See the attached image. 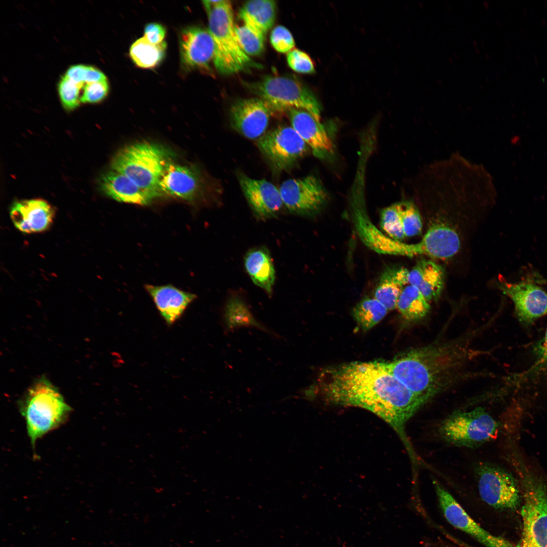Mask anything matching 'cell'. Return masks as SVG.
<instances>
[{
  "label": "cell",
  "instance_id": "603a6c76",
  "mask_svg": "<svg viewBox=\"0 0 547 547\" xmlns=\"http://www.w3.org/2000/svg\"><path fill=\"white\" fill-rule=\"evenodd\" d=\"M100 186L107 196L121 202L147 205L157 198L138 186L126 176L112 169L102 176Z\"/></svg>",
  "mask_w": 547,
  "mask_h": 547
},
{
  "label": "cell",
  "instance_id": "5bb4252c",
  "mask_svg": "<svg viewBox=\"0 0 547 547\" xmlns=\"http://www.w3.org/2000/svg\"><path fill=\"white\" fill-rule=\"evenodd\" d=\"M181 62L187 70L210 69L214 44L208 29L198 26L187 27L179 35Z\"/></svg>",
  "mask_w": 547,
  "mask_h": 547
},
{
  "label": "cell",
  "instance_id": "f1b7e54d",
  "mask_svg": "<svg viewBox=\"0 0 547 547\" xmlns=\"http://www.w3.org/2000/svg\"><path fill=\"white\" fill-rule=\"evenodd\" d=\"M166 48L167 44L165 41L154 44L143 36L132 44L130 48V56L137 66L142 68H152L159 64L164 58Z\"/></svg>",
  "mask_w": 547,
  "mask_h": 547
},
{
  "label": "cell",
  "instance_id": "2e32d148",
  "mask_svg": "<svg viewBox=\"0 0 547 547\" xmlns=\"http://www.w3.org/2000/svg\"><path fill=\"white\" fill-rule=\"evenodd\" d=\"M237 178L244 194L255 214L259 218L275 217L283 205L280 189L265 179L251 178L243 172Z\"/></svg>",
  "mask_w": 547,
  "mask_h": 547
},
{
  "label": "cell",
  "instance_id": "cb8c5ba5",
  "mask_svg": "<svg viewBox=\"0 0 547 547\" xmlns=\"http://www.w3.org/2000/svg\"><path fill=\"white\" fill-rule=\"evenodd\" d=\"M408 284L417 288L428 301L436 300L443 289L444 270L432 260L421 259L409 271Z\"/></svg>",
  "mask_w": 547,
  "mask_h": 547
},
{
  "label": "cell",
  "instance_id": "7a4b0ae2",
  "mask_svg": "<svg viewBox=\"0 0 547 547\" xmlns=\"http://www.w3.org/2000/svg\"><path fill=\"white\" fill-rule=\"evenodd\" d=\"M462 353L452 345H431L402 354L384 364L408 388L428 401L454 378L462 363Z\"/></svg>",
  "mask_w": 547,
  "mask_h": 547
},
{
  "label": "cell",
  "instance_id": "484cf974",
  "mask_svg": "<svg viewBox=\"0 0 547 547\" xmlns=\"http://www.w3.org/2000/svg\"><path fill=\"white\" fill-rule=\"evenodd\" d=\"M409 271L403 267L392 266L385 269L374 291V298L389 311L397 308L399 296L408 284Z\"/></svg>",
  "mask_w": 547,
  "mask_h": 547
},
{
  "label": "cell",
  "instance_id": "74e56055",
  "mask_svg": "<svg viewBox=\"0 0 547 547\" xmlns=\"http://www.w3.org/2000/svg\"><path fill=\"white\" fill-rule=\"evenodd\" d=\"M270 41L273 48L280 53H289L295 46L294 40L290 31L282 25L273 29Z\"/></svg>",
  "mask_w": 547,
  "mask_h": 547
},
{
  "label": "cell",
  "instance_id": "9c48e42d",
  "mask_svg": "<svg viewBox=\"0 0 547 547\" xmlns=\"http://www.w3.org/2000/svg\"><path fill=\"white\" fill-rule=\"evenodd\" d=\"M475 473L480 496L487 504L500 510H514L520 505L519 487L509 472L482 462L476 465Z\"/></svg>",
  "mask_w": 547,
  "mask_h": 547
},
{
  "label": "cell",
  "instance_id": "ab89813d",
  "mask_svg": "<svg viewBox=\"0 0 547 547\" xmlns=\"http://www.w3.org/2000/svg\"><path fill=\"white\" fill-rule=\"evenodd\" d=\"M537 358L536 362L527 371V373L547 367V329L543 338L537 348Z\"/></svg>",
  "mask_w": 547,
  "mask_h": 547
},
{
  "label": "cell",
  "instance_id": "836d02e7",
  "mask_svg": "<svg viewBox=\"0 0 547 547\" xmlns=\"http://www.w3.org/2000/svg\"><path fill=\"white\" fill-rule=\"evenodd\" d=\"M403 228L405 237H411L420 233L422 223L419 212L412 202H403L401 213Z\"/></svg>",
  "mask_w": 547,
  "mask_h": 547
},
{
  "label": "cell",
  "instance_id": "7c38bea8",
  "mask_svg": "<svg viewBox=\"0 0 547 547\" xmlns=\"http://www.w3.org/2000/svg\"><path fill=\"white\" fill-rule=\"evenodd\" d=\"M433 484L443 515L451 525L471 535L486 547H515L509 540L484 529L440 483L434 480Z\"/></svg>",
  "mask_w": 547,
  "mask_h": 547
},
{
  "label": "cell",
  "instance_id": "9a60e30c",
  "mask_svg": "<svg viewBox=\"0 0 547 547\" xmlns=\"http://www.w3.org/2000/svg\"><path fill=\"white\" fill-rule=\"evenodd\" d=\"M499 289L513 301L516 313L523 322L530 323L547 315V293L530 282L510 283L501 281Z\"/></svg>",
  "mask_w": 547,
  "mask_h": 547
},
{
  "label": "cell",
  "instance_id": "4fadbf2b",
  "mask_svg": "<svg viewBox=\"0 0 547 547\" xmlns=\"http://www.w3.org/2000/svg\"><path fill=\"white\" fill-rule=\"evenodd\" d=\"M273 111L259 98L239 100L231 105L230 109L231 126L247 138H260L265 133Z\"/></svg>",
  "mask_w": 547,
  "mask_h": 547
},
{
  "label": "cell",
  "instance_id": "1f68e13d",
  "mask_svg": "<svg viewBox=\"0 0 547 547\" xmlns=\"http://www.w3.org/2000/svg\"><path fill=\"white\" fill-rule=\"evenodd\" d=\"M236 31L240 47L248 56H258L264 49L265 37L244 24L236 26Z\"/></svg>",
  "mask_w": 547,
  "mask_h": 547
},
{
  "label": "cell",
  "instance_id": "d590c367",
  "mask_svg": "<svg viewBox=\"0 0 547 547\" xmlns=\"http://www.w3.org/2000/svg\"><path fill=\"white\" fill-rule=\"evenodd\" d=\"M81 103H95L102 101L108 95L109 90L107 80L86 83L83 87Z\"/></svg>",
  "mask_w": 547,
  "mask_h": 547
},
{
  "label": "cell",
  "instance_id": "83f0119b",
  "mask_svg": "<svg viewBox=\"0 0 547 547\" xmlns=\"http://www.w3.org/2000/svg\"><path fill=\"white\" fill-rule=\"evenodd\" d=\"M397 308L406 320L413 322L422 319L428 314L430 304L417 288L409 284L403 289Z\"/></svg>",
  "mask_w": 547,
  "mask_h": 547
},
{
  "label": "cell",
  "instance_id": "f35d334b",
  "mask_svg": "<svg viewBox=\"0 0 547 547\" xmlns=\"http://www.w3.org/2000/svg\"><path fill=\"white\" fill-rule=\"evenodd\" d=\"M166 34V28L162 25L153 22L145 25L143 36L150 43L159 44L164 42Z\"/></svg>",
  "mask_w": 547,
  "mask_h": 547
},
{
  "label": "cell",
  "instance_id": "4316f807",
  "mask_svg": "<svg viewBox=\"0 0 547 547\" xmlns=\"http://www.w3.org/2000/svg\"><path fill=\"white\" fill-rule=\"evenodd\" d=\"M276 15V4L272 0L248 1L239 12L244 24L265 37L274 24Z\"/></svg>",
  "mask_w": 547,
  "mask_h": 547
},
{
  "label": "cell",
  "instance_id": "ffe728a7",
  "mask_svg": "<svg viewBox=\"0 0 547 547\" xmlns=\"http://www.w3.org/2000/svg\"><path fill=\"white\" fill-rule=\"evenodd\" d=\"M291 127L317 157H323L333 150V144L320 122L304 110H288Z\"/></svg>",
  "mask_w": 547,
  "mask_h": 547
},
{
  "label": "cell",
  "instance_id": "44dd1931",
  "mask_svg": "<svg viewBox=\"0 0 547 547\" xmlns=\"http://www.w3.org/2000/svg\"><path fill=\"white\" fill-rule=\"evenodd\" d=\"M161 316L168 325H172L182 316L187 306L196 298L194 294L172 285L145 286Z\"/></svg>",
  "mask_w": 547,
  "mask_h": 547
},
{
  "label": "cell",
  "instance_id": "7402d4cb",
  "mask_svg": "<svg viewBox=\"0 0 547 547\" xmlns=\"http://www.w3.org/2000/svg\"><path fill=\"white\" fill-rule=\"evenodd\" d=\"M220 322L223 333L226 335L241 328H254L275 338H281L280 335L256 318L247 302L238 295L231 296L227 299Z\"/></svg>",
  "mask_w": 547,
  "mask_h": 547
},
{
  "label": "cell",
  "instance_id": "8992f818",
  "mask_svg": "<svg viewBox=\"0 0 547 547\" xmlns=\"http://www.w3.org/2000/svg\"><path fill=\"white\" fill-rule=\"evenodd\" d=\"M246 86L273 110L302 109L320 122L319 101L311 91L295 77L267 75L258 81L246 83Z\"/></svg>",
  "mask_w": 547,
  "mask_h": 547
},
{
  "label": "cell",
  "instance_id": "30bf717a",
  "mask_svg": "<svg viewBox=\"0 0 547 547\" xmlns=\"http://www.w3.org/2000/svg\"><path fill=\"white\" fill-rule=\"evenodd\" d=\"M257 145L271 167L279 172L291 168L307 151V145L291 126H282L264 134Z\"/></svg>",
  "mask_w": 547,
  "mask_h": 547
},
{
  "label": "cell",
  "instance_id": "5b68a950",
  "mask_svg": "<svg viewBox=\"0 0 547 547\" xmlns=\"http://www.w3.org/2000/svg\"><path fill=\"white\" fill-rule=\"evenodd\" d=\"M207 15L208 29L214 44L213 61L216 70L228 75L252 66L253 61L240 46L230 2L221 0Z\"/></svg>",
  "mask_w": 547,
  "mask_h": 547
},
{
  "label": "cell",
  "instance_id": "52a82bcc",
  "mask_svg": "<svg viewBox=\"0 0 547 547\" xmlns=\"http://www.w3.org/2000/svg\"><path fill=\"white\" fill-rule=\"evenodd\" d=\"M523 489L522 532L517 547H547V485L526 468H519Z\"/></svg>",
  "mask_w": 547,
  "mask_h": 547
},
{
  "label": "cell",
  "instance_id": "ba28073f",
  "mask_svg": "<svg viewBox=\"0 0 547 547\" xmlns=\"http://www.w3.org/2000/svg\"><path fill=\"white\" fill-rule=\"evenodd\" d=\"M498 426L485 409L478 407L451 414L440 423L438 432L441 438L451 445L475 448L493 439Z\"/></svg>",
  "mask_w": 547,
  "mask_h": 547
},
{
  "label": "cell",
  "instance_id": "3957f363",
  "mask_svg": "<svg viewBox=\"0 0 547 547\" xmlns=\"http://www.w3.org/2000/svg\"><path fill=\"white\" fill-rule=\"evenodd\" d=\"M33 447L36 441L66 421L72 409L56 386L45 376L34 381L19 401Z\"/></svg>",
  "mask_w": 547,
  "mask_h": 547
},
{
  "label": "cell",
  "instance_id": "277c9868",
  "mask_svg": "<svg viewBox=\"0 0 547 547\" xmlns=\"http://www.w3.org/2000/svg\"><path fill=\"white\" fill-rule=\"evenodd\" d=\"M169 153L162 146L147 142L126 146L114 156L111 169L126 176L141 188L157 197Z\"/></svg>",
  "mask_w": 547,
  "mask_h": 547
},
{
  "label": "cell",
  "instance_id": "4dcf8cb0",
  "mask_svg": "<svg viewBox=\"0 0 547 547\" xmlns=\"http://www.w3.org/2000/svg\"><path fill=\"white\" fill-rule=\"evenodd\" d=\"M403 202L396 203L383 209L380 213V226L390 238L401 241L405 237L401 213Z\"/></svg>",
  "mask_w": 547,
  "mask_h": 547
},
{
  "label": "cell",
  "instance_id": "6da1fadb",
  "mask_svg": "<svg viewBox=\"0 0 547 547\" xmlns=\"http://www.w3.org/2000/svg\"><path fill=\"white\" fill-rule=\"evenodd\" d=\"M307 399L367 409L402 433L405 423L428 401L408 388L384 362H352L329 367L303 391Z\"/></svg>",
  "mask_w": 547,
  "mask_h": 547
},
{
  "label": "cell",
  "instance_id": "d4e9b609",
  "mask_svg": "<svg viewBox=\"0 0 547 547\" xmlns=\"http://www.w3.org/2000/svg\"><path fill=\"white\" fill-rule=\"evenodd\" d=\"M244 264L253 282L270 296L275 281V270L268 251L263 248L250 250L245 257Z\"/></svg>",
  "mask_w": 547,
  "mask_h": 547
},
{
  "label": "cell",
  "instance_id": "e575fe53",
  "mask_svg": "<svg viewBox=\"0 0 547 547\" xmlns=\"http://www.w3.org/2000/svg\"><path fill=\"white\" fill-rule=\"evenodd\" d=\"M64 75L73 82L83 85L107 80L105 75L99 69L82 64L70 66Z\"/></svg>",
  "mask_w": 547,
  "mask_h": 547
},
{
  "label": "cell",
  "instance_id": "8d00e7d4",
  "mask_svg": "<svg viewBox=\"0 0 547 547\" xmlns=\"http://www.w3.org/2000/svg\"><path fill=\"white\" fill-rule=\"evenodd\" d=\"M289 66L294 71L301 73H312L315 72L314 63L310 56L300 50L293 49L287 56Z\"/></svg>",
  "mask_w": 547,
  "mask_h": 547
},
{
  "label": "cell",
  "instance_id": "f546056e",
  "mask_svg": "<svg viewBox=\"0 0 547 547\" xmlns=\"http://www.w3.org/2000/svg\"><path fill=\"white\" fill-rule=\"evenodd\" d=\"M388 310L375 298H365L353 308V316L364 331H368L380 322Z\"/></svg>",
  "mask_w": 547,
  "mask_h": 547
},
{
  "label": "cell",
  "instance_id": "8fae6325",
  "mask_svg": "<svg viewBox=\"0 0 547 547\" xmlns=\"http://www.w3.org/2000/svg\"><path fill=\"white\" fill-rule=\"evenodd\" d=\"M279 189L284 206L296 214H316L324 207L328 200L323 184L314 175L286 180Z\"/></svg>",
  "mask_w": 547,
  "mask_h": 547
},
{
  "label": "cell",
  "instance_id": "e0dca14e",
  "mask_svg": "<svg viewBox=\"0 0 547 547\" xmlns=\"http://www.w3.org/2000/svg\"><path fill=\"white\" fill-rule=\"evenodd\" d=\"M159 188L162 194L192 201L202 194L203 183L197 170L169 162L161 177Z\"/></svg>",
  "mask_w": 547,
  "mask_h": 547
},
{
  "label": "cell",
  "instance_id": "d6986e66",
  "mask_svg": "<svg viewBox=\"0 0 547 547\" xmlns=\"http://www.w3.org/2000/svg\"><path fill=\"white\" fill-rule=\"evenodd\" d=\"M354 226L363 242L369 248L382 254L400 255L401 241L394 240L379 230L369 219L361 200L351 202Z\"/></svg>",
  "mask_w": 547,
  "mask_h": 547
},
{
  "label": "cell",
  "instance_id": "ac0fdd59",
  "mask_svg": "<svg viewBox=\"0 0 547 547\" xmlns=\"http://www.w3.org/2000/svg\"><path fill=\"white\" fill-rule=\"evenodd\" d=\"M10 215L14 226L24 233H31L47 230L53 222L54 211L46 201L25 200L14 203Z\"/></svg>",
  "mask_w": 547,
  "mask_h": 547
},
{
  "label": "cell",
  "instance_id": "d6a6232c",
  "mask_svg": "<svg viewBox=\"0 0 547 547\" xmlns=\"http://www.w3.org/2000/svg\"><path fill=\"white\" fill-rule=\"evenodd\" d=\"M84 85L76 83L65 75L62 76L58 85V91L61 103L68 110L75 109L80 104L81 89Z\"/></svg>",
  "mask_w": 547,
  "mask_h": 547
}]
</instances>
